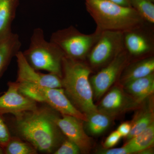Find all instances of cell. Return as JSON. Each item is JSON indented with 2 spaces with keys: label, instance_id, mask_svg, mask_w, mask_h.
<instances>
[{
  "label": "cell",
  "instance_id": "8fae6325",
  "mask_svg": "<svg viewBox=\"0 0 154 154\" xmlns=\"http://www.w3.org/2000/svg\"><path fill=\"white\" fill-rule=\"evenodd\" d=\"M139 104L121 88L115 87L105 95L97 108L98 111L112 117L135 108Z\"/></svg>",
  "mask_w": 154,
  "mask_h": 154
},
{
  "label": "cell",
  "instance_id": "ba28073f",
  "mask_svg": "<svg viewBox=\"0 0 154 154\" xmlns=\"http://www.w3.org/2000/svg\"><path fill=\"white\" fill-rule=\"evenodd\" d=\"M130 55L125 48L109 63L90 79L94 97L99 99L115 82L128 64Z\"/></svg>",
  "mask_w": 154,
  "mask_h": 154
},
{
  "label": "cell",
  "instance_id": "e0dca14e",
  "mask_svg": "<svg viewBox=\"0 0 154 154\" xmlns=\"http://www.w3.org/2000/svg\"><path fill=\"white\" fill-rule=\"evenodd\" d=\"M154 71V57L145 58L126 68L121 75L120 82L124 86L131 81L152 73Z\"/></svg>",
  "mask_w": 154,
  "mask_h": 154
},
{
  "label": "cell",
  "instance_id": "603a6c76",
  "mask_svg": "<svg viewBox=\"0 0 154 154\" xmlns=\"http://www.w3.org/2000/svg\"><path fill=\"white\" fill-rule=\"evenodd\" d=\"M79 147L68 139L63 141L54 152V154H78L81 152Z\"/></svg>",
  "mask_w": 154,
  "mask_h": 154
},
{
  "label": "cell",
  "instance_id": "5b68a950",
  "mask_svg": "<svg viewBox=\"0 0 154 154\" xmlns=\"http://www.w3.org/2000/svg\"><path fill=\"white\" fill-rule=\"evenodd\" d=\"M17 83L19 92L36 102L47 104L61 115L71 116L83 121H87V115L75 107L63 88H46Z\"/></svg>",
  "mask_w": 154,
  "mask_h": 154
},
{
  "label": "cell",
  "instance_id": "d6986e66",
  "mask_svg": "<svg viewBox=\"0 0 154 154\" xmlns=\"http://www.w3.org/2000/svg\"><path fill=\"white\" fill-rule=\"evenodd\" d=\"M87 127L91 134L98 135L102 134L110 126L111 117L99 111L87 115Z\"/></svg>",
  "mask_w": 154,
  "mask_h": 154
},
{
  "label": "cell",
  "instance_id": "44dd1931",
  "mask_svg": "<svg viewBox=\"0 0 154 154\" xmlns=\"http://www.w3.org/2000/svg\"><path fill=\"white\" fill-rule=\"evenodd\" d=\"M131 7L139 14L146 23L154 24V5L152 0H129Z\"/></svg>",
  "mask_w": 154,
  "mask_h": 154
},
{
  "label": "cell",
  "instance_id": "52a82bcc",
  "mask_svg": "<svg viewBox=\"0 0 154 154\" xmlns=\"http://www.w3.org/2000/svg\"><path fill=\"white\" fill-rule=\"evenodd\" d=\"M125 48L124 33L103 31L100 33L87 57L91 66L99 67L109 63Z\"/></svg>",
  "mask_w": 154,
  "mask_h": 154
},
{
  "label": "cell",
  "instance_id": "7402d4cb",
  "mask_svg": "<svg viewBox=\"0 0 154 154\" xmlns=\"http://www.w3.org/2000/svg\"><path fill=\"white\" fill-rule=\"evenodd\" d=\"M6 154H35L37 150L28 142L19 137H11L4 148Z\"/></svg>",
  "mask_w": 154,
  "mask_h": 154
},
{
  "label": "cell",
  "instance_id": "cb8c5ba5",
  "mask_svg": "<svg viewBox=\"0 0 154 154\" xmlns=\"http://www.w3.org/2000/svg\"><path fill=\"white\" fill-rule=\"evenodd\" d=\"M12 137L3 116L0 115V146L5 148Z\"/></svg>",
  "mask_w": 154,
  "mask_h": 154
},
{
  "label": "cell",
  "instance_id": "7a4b0ae2",
  "mask_svg": "<svg viewBox=\"0 0 154 154\" xmlns=\"http://www.w3.org/2000/svg\"><path fill=\"white\" fill-rule=\"evenodd\" d=\"M91 68L83 60L64 56L62 65V88L75 107L86 115L98 111L90 82Z\"/></svg>",
  "mask_w": 154,
  "mask_h": 154
},
{
  "label": "cell",
  "instance_id": "277c9868",
  "mask_svg": "<svg viewBox=\"0 0 154 154\" xmlns=\"http://www.w3.org/2000/svg\"><path fill=\"white\" fill-rule=\"evenodd\" d=\"M29 65L37 71H46L62 77L63 54L53 42L45 38L40 28L33 30L29 47L22 52Z\"/></svg>",
  "mask_w": 154,
  "mask_h": 154
},
{
  "label": "cell",
  "instance_id": "83f0119b",
  "mask_svg": "<svg viewBox=\"0 0 154 154\" xmlns=\"http://www.w3.org/2000/svg\"><path fill=\"white\" fill-rule=\"evenodd\" d=\"M125 7H131L129 0H107Z\"/></svg>",
  "mask_w": 154,
  "mask_h": 154
},
{
  "label": "cell",
  "instance_id": "3957f363",
  "mask_svg": "<svg viewBox=\"0 0 154 154\" xmlns=\"http://www.w3.org/2000/svg\"><path fill=\"white\" fill-rule=\"evenodd\" d=\"M86 9L96 24V30L125 33L143 28L146 22L132 7L107 0H85Z\"/></svg>",
  "mask_w": 154,
  "mask_h": 154
},
{
  "label": "cell",
  "instance_id": "9a60e30c",
  "mask_svg": "<svg viewBox=\"0 0 154 154\" xmlns=\"http://www.w3.org/2000/svg\"><path fill=\"white\" fill-rule=\"evenodd\" d=\"M21 45L19 35L14 33L0 42V79L12 59L20 51Z\"/></svg>",
  "mask_w": 154,
  "mask_h": 154
},
{
  "label": "cell",
  "instance_id": "4316f807",
  "mask_svg": "<svg viewBox=\"0 0 154 154\" xmlns=\"http://www.w3.org/2000/svg\"><path fill=\"white\" fill-rule=\"evenodd\" d=\"M131 128V123L128 122H123L118 127L117 131L119 133L122 137H125L129 134Z\"/></svg>",
  "mask_w": 154,
  "mask_h": 154
},
{
  "label": "cell",
  "instance_id": "9c48e42d",
  "mask_svg": "<svg viewBox=\"0 0 154 154\" xmlns=\"http://www.w3.org/2000/svg\"><path fill=\"white\" fill-rule=\"evenodd\" d=\"M17 58L18 72L16 82L50 88H62L61 78L53 74H43L30 66L22 52L19 51Z\"/></svg>",
  "mask_w": 154,
  "mask_h": 154
},
{
  "label": "cell",
  "instance_id": "d4e9b609",
  "mask_svg": "<svg viewBox=\"0 0 154 154\" xmlns=\"http://www.w3.org/2000/svg\"><path fill=\"white\" fill-rule=\"evenodd\" d=\"M122 137L119 133L116 131H113L106 138L104 143L105 149H109L116 145L119 142Z\"/></svg>",
  "mask_w": 154,
  "mask_h": 154
},
{
  "label": "cell",
  "instance_id": "f546056e",
  "mask_svg": "<svg viewBox=\"0 0 154 154\" xmlns=\"http://www.w3.org/2000/svg\"><path fill=\"white\" fill-rule=\"evenodd\" d=\"M5 154V152H4V149L2 147L0 146V154Z\"/></svg>",
  "mask_w": 154,
  "mask_h": 154
},
{
  "label": "cell",
  "instance_id": "f1b7e54d",
  "mask_svg": "<svg viewBox=\"0 0 154 154\" xmlns=\"http://www.w3.org/2000/svg\"><path fill=\"white\" fill-rule=\"evenodd\" d=\"M153 149L152 147L151 146L139 152L138 153L142 154H151L153 153Z\"/></svg>",
  "mask_w": 154,
  "mask_h": 154
},
{
  "label": "cell",
  "instance_id": "484cf974",
  "mask_svg": "<svg viewBox=\"0 0 154 154\" xmlns=\"http://www.w3.org/2000/svg\"><path fill=\"white\" fill-rule=\"evenodd\" d=\"M98 153L102 154H129L130 152L125 147L100 150Z\"/></svg>",
  "mask_w": 154,
  "mask_h": 154
},
{
  "label": "cell",
  "instance_id": "6da1fadb",
  "mask_svg": "<svg viewBox=\"0 0 154 154\" xmlns=\"http://www.w3.org/2000/svg\"><path fill=\"white\" fill-rule=\"evenodd\" d=\"M57 116L49 108L37 107L15 116V128L20 137L37 151L53 153L63 141L56 123Z\"/></svg>",
  "mask_w": 154,
  "mask_h": 154
},
{
  "label": "cell",
  "instance_id": "4fadbf2b",
  "mask_svg": "<svg viewBox=\"0 0 154 154\" xmlns=\"http://www.w3.org/2000/svg\"><path fill=\"white\" fill-rule=\"evenodd\" d=\"M143 28L124 33L125 48L130 56H141L152 51V39L144 33Z\"/></svg>",
  "mask_w": 154,
  "mask_h": 154
},
{
  "label": "cell",
  "instance_id": "30bf717a",
  "mask_svg": "<svg viewBox=\"0 0 154 154\" xmlns=\"http://www.w3.org/2000/svg\"><path fill=\"white\" fill-rule=\"evenodd\" d=\"M8 90L0 93V115L11 113L17 116L27 111L37 109V102L19 91L17 82H9Z\"/></svg>",
  "mask_w": 154,
  "mask_h": 154
},
{
  "label": "cell",
  "instance_id": "8992f818",
  "mask_svg": "<svg viewBox=\"0 0 154 154\" xmlns=\"http://www.w3.org/2000/svg\"><path fill=\"white\" fill-rule=\"evenodd\" d=\"M100 33L96 30L92 34H86L71 26L53 33L50 41L61 51L64 56L76 60H84Z\"/></svg>",
  "mask_w": 154,
  "mask_h": 154
},
{
  "label": "cell",
  "instance_id": "ffe728a7",
  "mask_svg": "<svg viewBox=\"0 0 154 154\" xmlns=\"http://www.w3.org/2000/svg\"><path fill=\"white\" fill-rule=\"evenodd\" d=\"M153 122L152 111L149 109H144L140 111L135 116L131 124L129 134L126 137L128 140L140 134Z\"/></svg>",
  "mask_w": 154,
  "mask_h": 154
},
{
  "label": "cell",
  "instance_id": "2e32d148",
  "mask_svg": "<svg viewBox=\"0 0 154 154\" xmlns=\"http://www.w3.org/2000/svg\"><path fill=\"white\" fill-rule=\"evenodd\" d=\"M20 0H0V42L13 33L12 25Z\"/></svg>",
  "mask_w": 154,
  "mask_h": 154
},
{
  "label": "cell",
  "instance_id": "5bb4252c",
  "mask_svg": "<svg viewBox=\"0 0 154 154\" xmlns=\"http://www.w3.org/2000/svg\"><path fill=\"white\" fill-rule=\"evenodd\" d=\"M123 86L129 96L140 104L153 93L154 73L131 81Z\"/></svg>",
  "mask_w": 154,
  "mask_h": 154
},
{
  "label": "cell",
  "instance_id": "7c38bea8",
  "mask_svg": "<svg viewBox=\"0 0 154 154\" xmlns=\"http://www.w3.org/2000/svg\"><path fill=\"white\" fill-rule=\"evenodd\" d=\"M57 116L55 122L57 126L67 139L74 143L81 151L87 152L91 148L90 137L84 130L83 120L71 116L62 115Z\"/></svg>",
  "mask_w": 154,
  "mask_h": 154
},
{
  "label": "cell",
  "instance_id": "ac0fdd59",
  "mask_svg": "<svg viewBox=\"0 0 154 154\" xmlns=\"http://www.w3.org/2000/svg\"><path fill=\"white\" fill-rule=\"evenodd\" d=\"M154 142V122L143 131L131 138L124 146L128 149L130 153L139 152L152 146Z\"/></svg>",
  "mask_w": 154,
  "mask_h": 154
}]
</instances>
